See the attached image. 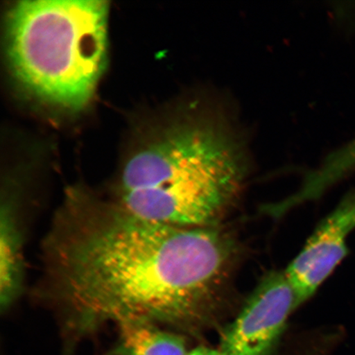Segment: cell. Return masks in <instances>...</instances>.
<instances>
[{"mask_svg":"<svg viewBox=\"0 0 355 355\" xmlns=\"http://www.w3.org/2000/svg\"><path fill=\"white\" fill-rule=\"evenodd\" d=\"M103 0H24L8 15V60L20 85L67 111L90 103L108 49Z\"/></svg>","mask_w":355,"mask_h":355,"instance_id":"cell-3","label":"cell"},{"mask_svg":"<svg viewBox=\"0 0 355 355\" xmlns=\"http://www.w3.org/2000/svg\"><path fill=\"white\" fill-rule=\"evenodd\" d=\"M245 145L224 111L198 105L124 166L115 200L137 216L180 227H213L237 198Z\"/></svg>","mask_w":355,"mask_h":355,"instance_id":"cell-2","label":"cell"},{"mask_svg":"<svg viewBox=\"0 0 355 355\" xmlns=\"http://www.w3.org/2000/svg\"><path fill=\"white\" fill-rule=\"evenodd\" d=\"M0 223V305L4 310L19 295L24 270L20 230L10 200L2 204Z\"/></svg>","mask_w":355,"mask_h":355,"instance_id":"cell-6","label":"cell"},{"mask_svg":"<svg viewBox=\"0 0 355 355\" xmlns=\"http://www.w3.org/2000/svg\"><path fill=\"white\" fill-rule=\"evenodd\" d=\"M295 309V293L285 272L269 275L226 328L220 349L226 355H272Z\"/></svg>","mask_w":355,"mask_h":355,"instance_id":"cell-4","label":"cell"},{"mask_svg":"<svg viewBox=\"0 0 355 355\" xmlns=\"http://www.w3.org/2000/svg\"><path fill=\"white\" fill-rule=\"evenodd\" d=\"M232 252L213 227L157 223L72 191L44 238L40 297L71 345L107 322L191 331L211 316Z\"/></svg>","mask_w":355,"mask_h":355,"instance_id":"cell-1","label":"cell"},{"mask_svg":"<svg viewBox=\"0 0 355 355\" xmlns=\"http://www.w3.org/2000/svg\"><path fill=\"white\" fill-rule=\"evenodd\" d=\"M117 355H186L183 337L161 329L157 324L144 320L117 324Z\"/></svg>","mask_w":355,"mask_h":355,"instance_id":"cell-7","label":"cell"},{"mask_svg":"<svg viewBox=\"0 0 355 355\" xmlns=\"http://www.w3.org/2000/svg\"><path fill=\"white\" fill-rule=\"evenodd\" d=\"M186 355H226L223 352H221L220 349H211L208 347H205V346H200V347L195 348L191 352H188Z\"/></svg>","mask_w":355,"mask_h":355,"instance_id":"cell-8","label":"cell"},{"mask_svg":"<svg viewBox=\"0 0 355 355\" xmlns=\"http://www.w3.org/2000/svg\"><path fill=\"white\" fill-rule=\"evenodd\" d=\"M355 229V192L345 197L319 224L300 254L285 270L294 291L296 309L317 291L344 257L346 239Z\"/></svg>","mask_w":355,"mask_h":355,"instance_id":"cell-5","label":"cell"}]
</instances>
